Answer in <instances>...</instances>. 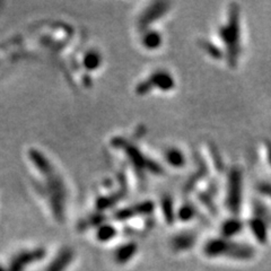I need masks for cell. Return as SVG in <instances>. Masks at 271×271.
Returning <instances> with one entry per match:
<instances>
[{"mask_svg":"<svg viewBox=\"0 0 271 271\" xmlns=\"http://www.w3.org/2000/svg\"><path fill=\"white\" fill-rule=\"evenodd\" d=\"M241 10L238 3L233 2L228 8L227 22L218 30V35L226 51L227 63L231 68H236L241 56Z\"/></svg>","mask_w":271,"mask_h":271,"instance_id":"1","label":"cell"},{"mask_svg":"<svg viewBox=\"0 0 271 271\" xmlns=\"http://www.w3.org/2000/svg\"><path fill=\"white\" fill-rule=\"evenodd\" d=\"M202 251L207 258H228L239 261L251 260L255 253L253 247L246 243L234 242L221 236L206 242Z\"/></svg>","mask_w":271,"mask_h":271,"instance_id":"2","label":"cell"},{"mask_svg":"<svg viewBox=\"0 0 271 271\" xmlns=\"http://www.w3.org/2000/svg\"><path fill=\"white\" fill-rule=\"evenodd\" d=\"M243 197V171L234 165L228 172L226 206L233 215H238L241 211Z\"/></svg>","mask_w":271,"mask_h":271,"instance_id":"3","label":"cell"},{"mask_svg":"<svg viewBox=\"0 0 271 271\" xmlns=\"http://www.w3.org/2000/svg\"><path fill=\"white\" fill-rule=\"evenodd\" d=\"M175 87L174 76L170 71L159 69L152 72L146 81L141 82L137 86V93L139 95H147L154 89L162 91H170Z\"/></svg>","mask_w":271,"mask_h":271,"instance_id":"4","label":"cell"},{"mask_svg":"<svg viewBox=\"0 0 271 271\" xmlns=\"http://www.w3.org/2000/svg\"><path fill=\"white\" fill-rule=\"evenodd\" d=\"M123 148L127 152L129 159L138 170H147L156 175H161L164 173V170L157 162L151 161V158L146 157L137 147L132 146L130 144H123Z\"/></svg>","mask_w":271,"mask_h":271,"instance_id":"5","label":"cell"},{"mask_svg":"<svg viewBox=\"0 0 271 271\" xmlns=\"http://www.w3.org/2000/svg\"><path fill=\"white\" fill-rule=\"evenodd\" d=\"M171 8V3L169 1H155L151 2L146 9L144 10V13L141 14L139 18V25L141 29L148 28L151 25L152 23L157 22L159 18L169 13Z\"/></svg>","mask_w":271,"mask_h":271,"instance_id":"6","label":"cell"},{"mask_svg":"<svg viewBox=\"0 0 271 271\" xmlns=\"http://www.w3.org/2000/svg\"><path fill=\"white\" fill-rule=\"evenodd\" d=\"M197 242V234L191 231H182L171 239V247L175 252H184L192 249Z\"/></svg>","mask_w":271,"mask_h":271,"instance_id":"7","label":"cell"},{"mask_svg":"<svg viewBox=\"0 0 271 271\" xmlns=\"http://www.w3.org/2000/svg\"><path fill=\"white\" fill-rule=\"evenodd\" d=\"M154 211V204L151 201H144L138 205L128 207L117 212V219L124 220L131 218L135 215H150Z\"/></svg>","mask_w":271,"mask_h":271,"instance_id":"8","label":"cell"},{"mask_svg":"<svg viewBox=\"0 0 271 271\" xmlns=\"http://www.w3.org/2000/svg\"><path fill=\"white\" fill-rule=\"evenodd\" d=\"M249 228L259 243L266 244L268 242V223L265 219L260 218V217L253 216L249 220Z\"/></svg>","mask_w":271,"mask_h":271,"instance_id":"9","label":"cell"},{"mask_svg":"<svg viewBox=\"0 0 271 271\" xmlns=\"http://www.w3.org/2000/svg\"><path fill=\"white\" fill-rule=\"evenodd\" d=\"M243 221L238 217H231V218L225 219L220 226L221 238L232 240L243 231Z\"/></svg>","mask_w":271,"mask_h":271,"instance_id":"10","label":"cell"},{"mask_svg":"<svg viewBox=\"0 0 271 271\" xmlns=\"http://www.w3.org/2000/svg\"><path fill=\"white\" fill-rule=\"evenodd\" d=\"M137 251H138V245H137V243H124L123 245H121L116 250L114 260H116L117 263H119V265H125V263H128L133 257H135Z\"/></svg>","mask_w":271,"mask_h":271,"instance_id":"11","label":"cell"},{"mask_svg":"<svg viewBox=\"0 0 271 271\" xmlns=\"http://www.w3.org/2000/svg\"><path fill=\"white\" fill-rule=\"evenodd\" d=\"M164 157H165L167 164L172 167H174V169H182L186 164L185 155L183 154L181 150H179L177 147L167 148L165 152H164Z\"/></svg>","mask_w":271,"mask_h":271,"instance_id":"12","label":"cell"},{"mask_svg":"<svg viewBox=\"0 0 271 271\" xmlns=\"http://www.w3.org/2000/svg\"><path fill=\"white\" fill-rule=\"evenodd\" d=\"M141 43H143V47L146 48L147 50H157V49L161 48L163 43V37L157 30H148L147 32L144 33Z\"/></svg>","mask_w":271,"mask_h":271,"instance_id":"13","label":"cell"},{"mask_svg":"<svg viewBox=\"0 0 271 271\" xmlns=\"http://www.w3.org/2000/svg\"><path fill=\"white\" fill-rule=\"evenodd\" d=\"M72 259V252L69 250H63L58 254L55 260L49 266L47 271H64L67 267L70 265Z\"/></svg>","mask_w":271,"mask_h":271,"instance_id":"14","label":"cell"},{"mask_svg":"<svg viewBox=\"0 0 271 271\" xmlns=\"http://www.w3.org/2000/svg\"><path fill=\"white\" fill-rule=\"evenodd\" d=\"M199 45H200V48L202 49V50H204L212 59L220 60L225 57L224 51L221 50L219 47H217L215 43H212L211 41L206 40V39H200L199 40Z\"/></svg>","mask_w":271,"mask_h":271,"instance_id":"15","label":"cell"},{"mask_svg":"<svg viewBox=\"0 0 271 271\" xmlns=\"http://www.w3.org/2000/svg\"><path fill=\"white\" fill-rule=\"evenodd\" d=\"M162 212L167 224H173L177 219V212L174 211L173 199L170 196H164L161 201Z\"/></svg>","mask_w":271,"mask_h":271,"instance_id":"16","label":"cell"},{"mask_svg":"<svg viewBox=\"0 0 271 271\" xmlns=\"http://www.w3.org/2000/svg\"><path fill=\"white\" fill-rule=\"evenodd\" d=\"M196 216H197V209L192 204H190V202H185V204H183L177 211V218L179 220L183 221V223L192 220Z\"/></svg>","mask_w":271,"mask_h":271,"instance_id":"17","label":"cell"},{"mask_svg":"<svg viewBox=\"0 0 271 271\" xmlns=\"http://www.w3.org/2000/svg\"><path fill=\"white\" fill-rule=\"evenodd\" d=\"M37 255H39V252H28V253L20 254L11 263V271H21L23 267L28 265L30 261H33L34 259L37 258Z\"/></svg>","mask_w":271,"mask_h":271,"instance_id":"18","label":"cell"},{"mask_svg":"<svg viewBox=\"0 0 271 271\" xmlns=\"http://www.w3.org/2000/svg\"><path fill=\"white\" fill-rule=\"evenodd\" d=\"M116 233H117L116 228L110 226V225H105V226H103L98 230L97 239L102 242L110 241V240H112L114 236H116Z\"/></svg>","mask_w":271,"mask_h":271,"instance_id":"19","label":"cell"},{"mask_svg":"<svg viewBox=\"0 0 271 271\" xmlns=\"http://www.w3.org/2000/svg\"><path fill=\"white\" fill-rule=\"evenodd\" d=\"M85 64L87 68L93 69V68H95L98 64V57L95 55V53H90L85 59Z\"/></svg>","mask_w":271,"mask_h":271,"instance_id":"20","label":"cell"},{"mask_svg":"<svg viewBox=\"0 0 271 271\" xmlns=\"http://www.w3.org/2000/svg\"><path fill=\"white\" fill-rule=\"evenodd\" d=\"M266 147H267V156H268V162L271 165V144L268 143L266 145Z\"/></svg>","mask_w":271,"mask_h":271,"instance_id":"21","label":"cell"},{"mask_svg":"<svg viewBox=\"0 0 271 271\" xmlns=\"http://www.w3.org/2000/svg\"><path fill=\"white\" fill-rule=\"evenodd\" d=\"M270 198H271V196H270Z\"/></svg>","mask_w":271,"mask_h":271,"instance_id":"22","label":"cell"}]
</instances>
